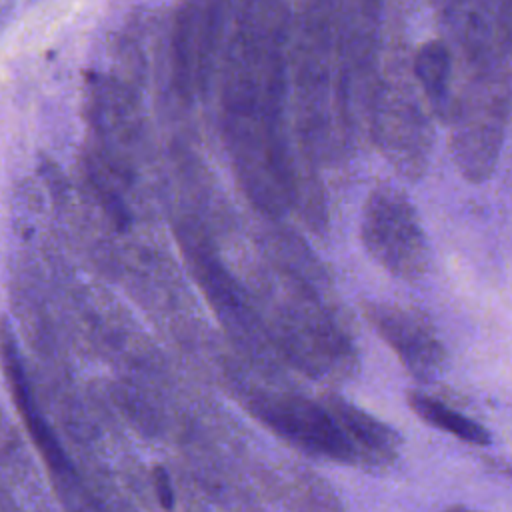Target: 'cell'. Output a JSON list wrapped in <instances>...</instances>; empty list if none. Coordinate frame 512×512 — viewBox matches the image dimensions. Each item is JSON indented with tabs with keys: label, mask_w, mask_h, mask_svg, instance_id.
I'll use <instances>...</instances> for the list:
<instances>
[{
	"label": "cell",
	"mask_w": 512,
	"mask_h": 512,
	"mask_svg": "<svg viewBox=\"0 0 512 512\" xmlns=\"http://www.w3.org/2000/svg\"><path fill=\"white\" fill-rule=\"evenodd\" d=\"M360 238L370 258L400 280H418L430 268V244L410 200L396 188H376L362 212Z\"/></svg>",
	"instance_id": "2"
},
{
	"label": "cell",
	"mask_w": 512,
	"mask_h": 512,
	"mask_svg": "<svg viewBox=\"0 0 512 512\" xmlns=\"http://www.w3.org/2000/svg\"><path fill=\"white\" fill-rule=\"evenodd\" d=\"M4 358H6V372H8V378L12 382V392H14V400L16 404L20 406V412H22V418L32 434V438L36 440L38 448L42 450L44 458L50 462L52 468L56 470H62L68 466V460L66 456L62 454V448L60 444L56 442V438L52 436L50 428L46 426V422L42 420L36 404H34V398L30 394V386H28V380L24 378V368H22V362H20V356H18V350L16 346L12 344L10 340V334L6 330L4 334Z\"/></svg>",
	"instance_id": "8"
},
{
	"label": "cell",
	"mask_w": 512,
	"mask_h": 512,
	"mask_svg": "<svg viewBox=\"0 0 512 512\" xmlns=\"http://www.w3.org/2000/svg\"><path fill=\"white\" fill-rule=\"evenodd\" d=\"M272 344L310 378L346 380L358 368L350 334L322 304L306 280L280 274L264 296Z\"/></svg>",
	"instance_id": "1"
},
{
	"label": "cell",
	"mask_w": 512,
	"mask_h": 512,
	"mask_svg": "<svg viewBox=\"0 0 512 512\" xmlns=\"http://www.w3.org/2000/svg\"><path fill=\"white\" fill-rule=\"evenodd\" d=\"M442 512H476V510H470V508H466V506H448V508H444Z\"/></svg>",
	"instance_id": "14"
},
{
	"label": "cell",
	"mask_w": 512,
	"mask_h": 512,
	"mask_svg": "<svg viewBox=\"0 0 512 512\" xmlns=\"http://www.w3.org/2000/svg\"><path fill=\"white\" fill-rule=\"evenodd\" d=\"M414 74L436 108H444L450 94V76H452V58L450 50L440 42H426L414 60Z\"/></svg>",
	"instance_id": "10"
},
{
	"label": "cell",
	"mask_w": 512,
	"mask_h": 512,
	"mask_svg": "<svg viewBox=\"0 0 512 512\" xmlns=\"http://www.w3.org/2000/svg\"><path fill=\"white\" fill-rule=\"evenodd\" d=\"M496 8V30L498 40L512 52V0H494Z\"/></svg>",
	"instance_id": "12"
},
{
	"label": "cell",
	"mask_w": 512,
	"mask_h": 512,
	"mask_svg": "<svg viewBox=\"0 0 512 512\" xmlns=\"http://www.w3.org/2000/svg\"><path fill=\"white\" fill-rule=\"evenodd\" d=\"M406 400H408V406L412 408V412L426 424H430L466 444H472V446L490 444V432L480 422L468 418L466 414L448 406L446 402H442L426 392H420V390H410Z\"/></svg>",
	"instance_id": "9"
},
{
	"label": "cell",
	"mask_w": 512,
	"mask_h": 512,
	"mask_svg": "<svg viewBox=\"0 0 512 512\" xmlns=\"http://www.w3.org/2000/svg\"><path fill=\"white\" fill-rule=\"evenodd\" d=\"M156 488H158V494H160V500L164 506H170V500H172V490L168 488V478L166 474L160 470L158 474V480H156Z\"/></svg>",
	"instance_id": "13"
},
{
	"label": "cell",
	"mask_w": 512,
	"mask_h": 512,
	"mask_svg": "<svg viewBox=\"0 0 512 512\" xmlns=\"http://www.w3.org/2000/svg\"><path fill=\"white\" fill-rule=\"evenodd\" d=\"M282 500L294 512H338V498L320 478L294 468L280 480Z\"/></svg>",
	"instance_id": "11"
},
{
	"label": "cell",
	"mask_w": 512,
	"mask_h": 512,
	"mask_svg": "<svg viewBox=\"0 0 512 512\" xmlns=\"http://www.w3.org/2000/svg\"><path fill=\"white\" fill-rule=\"evenodd\" d=\"M506 110V78L488 60L472 84L458 118V136H454V158L464 178L482 182L492 174L502 144Z\"/></svg>",
	"instance_id": "3"
},
{
	"label": "cell",
	"mask_w": 512,
	"mask_h": 512,
	"mask_svg": "<svg viewBox=\"0 0 512 512\" xmlns=\"http://www.w3.org/2000/svg\"><path fill=\"white\" fill-rule=\"evenodd\" d=\"M180 242L192 266V272L198 278V284L202 286L206 298L216 308V312L222 314L226 322L248 328L252 322L248 302L242 296L240 286L220 264L212 248L206 246V240L192 230H184L180 232Z\"/></svg>",
	"instance_id": "7"
},
{
	"label": "cell",
	"mask_w": 512,
	"mask_h": 512,
	"mask_svg": "<svg viewBox=\"0 0 512 512\" xmlns=\"http://www.w3.org/2000/svg\"><path fill=\"white\" fill-rule=\"evenodd\" d=\"M322 402L328 406L346 438L350 440L358 466L386 468L396 462L400 456L402 438L392 426L342 396L328 394Z\"/></svg>",
	"instance_id": "6"
},
{
	"label": "cell",
	"mask_w": 512,
	"mask_h": 512,
	"mask_svg": "<svg viewBox=\"0 0 512 512\" xmlns=\"http://www.w3.org/2000/svg\"><path fill=\"white\" fill-rule=\"evenodd\" d=\"M372 330L390 346L404 370L418 382H434L448 364L444 342L432 320L414 306L370 300L362 304Z\"/></svg>",
	"instance_id": "5"
},
{
	"label": "cell",
	"mask_w": 512,
	"mask_h": 512,
	"mask_svg": "<svg viewBox=\"0 0 512 512\" xmlns=\"http://www.w3.org/2000/svg\"><path fill=\"white\" fill-rule=\"evenodd\" d=\"M250 408L260 422L294 448L324 460L358 464L350 440L324 402L290 392L260 394Z\"/></svg>",
	"instance_id": "4"
}]
</instances>
